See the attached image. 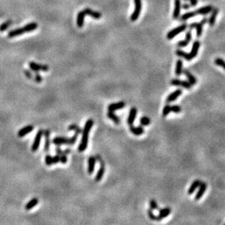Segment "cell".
<instances>
[{
  "instance_id": "obj_16",
  "label": "cell",
  "mask_w": 225,
  "mask_h": 225,
  "mask_svg": "<svg viewBox=\"0 0 225 225\" xmlns=\"http://www.w3.org/2000/svg\"><path fill=\"white\" fill-rule=\"evenodd\" d=\"M170 213H171L170 208L167 207V208H164V209H159V215L157 216L158 220L161 221L162 219H163V218H166V217H167L170 214Z\"/></svg>"
},
{
  "instance_id": "obj_40",
  "label": "cell",
  "mask_w": 225,
  "mask_h": 225,
  "mask_svg": "<svg viewBox=\"0 0 225 225\" xmlns=\"http://www.w3.org/2000/svg\"><path fill=\"white\" fill-rule=\"evenodd\" d=\"M171 112V106H170L169 104L165 105L163 108V110H162V115L163 117H167Z\"/></svg>"
},
{
  "instance_id": "obj_46",
  "label": "cell",
  "mask_w": 225,
  "mask_h": 225,
  "mask_svg": "<svg viewBox=\"0 0 225 225\" xmlns=\"http://www.w3.org/2000/svg\"><path fill=\"white\" fill-rule=\"evenodd\" d=\"M95 158H96L98 162H99V163L100 164V166H105V162L103 161V160L102 159V157H100V156H99V154H97V155L96 156V157H95Z\"/></svg>"
},
{
  "instance_id": "obj_51",
  "label": "cell",
  "mask_w": 225,
  "mask_h": 225,
  "mask_svg": "<svg viewBox=\"0 0 225 225\" xmlns=\"http://www.w3.org/2000/svg\"><path fill=\"white\" fill-rule=\"evenodd\" d=\"M189 1H190L191 6L195 7L196 5H197V0H189Z\"/></svg>"
},
{
  "instance_id": "obj_35",
  "label": "cell",
  "mask_w": 225,
  "mask_h": 225,
  "mask_svg": "<svg viewBox=\"0 0 225 225\" xmlns=\"http://www.w3.org/2000/svg\"><path fill=\"white\" fill-rule=\"evenodd\" d=\"M12 23H13V21L10 20L4 22L3 23L0 25V32H5V30H7L10 27Z\"/></svg>"
},
{
  "instance_id": "obj_30",
  "label": "cell",
  "mask_w": 225,
  "mask_h": 225,
  "mask_svg": "<svg viewBox=\"0 0 225 225\" xmlns=\"http://www.w3.org/2000/svg\"><path fill=\"white\" fill-rule=\"evenodd\" d=\"M37 26H38L37 23H35V22H32V23H28V24H27V25L24 26L23 27V28H24L25 33H27V32H32L34 30L37 29Z\"/></svg>"
},
{
  "instance_id": "obj_43",
  "label": "cell",
  "mask_w": 225,
  "mask_h": 225,
  "mask_svg": "<svg viewBox=\"0 0 225 225\" xmlns=\"http://www.w3.org/2000/svg\"><path fill=\"white\" fill-rule=\"evenodd\" d=\"M171 112L178 114L181 112V108L178 105H173V106H171Z\"/></svg>"
},
{
  "instance_id": "obj_19",
  "label": "cell",
  "mask_w": 225,
  "mask_h": 225,
  "mask_svg": "<svg viewBox=\"0 0 225 225\" xmlns=\"http://www.w3.org/2000/svg\"><path fill=\"white\" fill-rule=\"evenodd\" d=\"M200 42L195 41L194 42L193 45H192V50H191L190 53H189L191 58H194L197 56V53H198V50H199V48H200Z\"/></svg>"
},
{
  "instance_id": "obj_24",
  "label": "cell",
  "mask_w": 225,
  "mask_h": 225,
  "mask_svg": "<svg viewBox=\"0 0 225 225\" xmlns=\"http://www.w3.org/2000/svg\"><path fill=\"white\" fill-rule=\"evenodd\" d=\"M96 158L95 157H90L89 158V167H88V173L89 174H92L93 172L95 171V164H96Z\"/></svg>"
},
{
  "instance_id": "obj_3",
  "label": "cell",
  "mask_w": 225,
  "mask_h": 225,
  "mask_svg": "<svg viewBox=\"0 0 225 225\" xmlns=\"http://www.w3.org/2000/svg\"><path fill=\"white\" fill-rule=\"evenodd\" d=\"M134 10L130 17L132 21H135L139 18L140 14L142 10V1L141 0H134Z\"/></svg>"
},
{
  "instance_id": "obj_37",
  "label": "cell",
  "mask_w": 225,
  "mask_h": 225,
  "mask_svg": "<svg viewBox=\"0 0 225 225\" xmlns=\"http://www.w3.org/2000/svg\"><path fill=\"white\" fill-rule=\"evenodd\" d=\"M68 130H69V131H75V133H78V134H80V133H82V130H81V128L75 124L70 125L68 127Z\"/></svg>"
},
{
  "instance_id": "obj_53",
  "label": "cell",
  "mask_w": 225,
  "mask_h": 225,
  "mask_svg": "<svg viewBox=\"0 0 225 225\" xmlns=\"http://www.w3.org/2000/svg\"><path fill=\"white\" fill-rule=\"evenodd\" d=\"M184 1H186V2H187V1H189V0H184Z\"/></svg>"
},
{
  "instance_id": "obj_7",
  "label": "cell",
  "mask_w": 225,
  "mask_h": 225,
  "mask_svg": "<svg viewBox=\"0 0 225 225\" xmlns=\"http://www.w3.org/2000/svg\"><path fill=\"white\" fill-rule=\"evenodd\" d=\"M53 144L56 146L60 145H70V138L66 137H56L52 141Z\"/></svg>"
},
{
  "instance_id": "obj_44",
  "label": "cell",
  "mask_w": 225,
  "mask_h": 225,
  "mask_svg": "<svg viewBox=\"0 0 225 225\" xmlns=\"http://www.w3.org/2000/svg\"><path fill=\"white\" fill-rule=\"evenodd\" d=\"M67 161V154H65V153H62V154L60 155V162H61L62 164H66Z\"/></svg>"
},
{
  "instance_id": "obj_32",
  "label": "cell",
  "mask_w": 225,
  "mask_h": 225,
  "mask_svg": "<svg viewBox=\"0 0 225 225\" xmlns=\"http://www.w3.org/2000/svg\"><path fill=\"white\" fill-rule=\"evenodd\" d=\"M37 204H38V199L33 198L27 203V204L25 206V209H26V210H29L33 209L35 206H36Z\"/></svg>"
},
{
  "instance_id": "obj_21",
  "label": "cell",
  "mask_w": 225,
  "mask_h": 225,
  "mask_svg": "<svg viewBox=\"0 0 225 225\" xmlns=\"http://www.w3.org/2000/svg\"><path fill=\"white\" fill-rule=\"evenodd\" d=\"M83 11H84L86 15H89V16L92 17L93 18H95V19H99V18H101V17H102L101 13H98V12H96V11H93V10L90 8L84 9V10H83Z\"/></svg>"
},
{
  "instance_id": "obj_42",
  "label": "cell",
  "mask_w": 225,
  "mask_h": 225,
  "mask_svg": "<svg viewBox=\"0 0 225 225\" xmlns=\"http://www.w3.org/2000/svg\"><path fill=\"white\" fill-rule=\"evenodd\" d=\"M45 164L48 166H51L52 164H53V157L50 155V154H47L45 156Z\"/></svg>"
},
{
  "instance_id": "obj_29",
  "label": "cell",
  "mask_w": 225,
  "mask_h": 225,
  "mask_svg": "<svg viewBox=\"0 0 225 225\" xmlns=\"http://www.w3.org/2000/svg\"><path fill=\"white\" fill-rule=\"evenodd\" d=\"M107 116H108V117L109 118V119H111L115 124H119L120 123V118L115 114L114 112L108 111V112L107 113Z\"/></svg>"
},
{
  "instance_id": "obj_39",
  "label": "cell",
  "mask_w": 225,
  "mask_h": 225,
  "mask_svg": "<svg viewBox=\"0 0 225 225\" xmlns=\"http://www.w3.org/2000/svg\"><path fill=\"white\" fill-rule=\"evenodd\" d=\"M149 205H150V209H152L153 210H159V206H158L157 203H156V201L155 200H154V199H152V200H150Z\"/></svg>"
},
{
  "instance_id": "obj_8",
  "label": "cell",
  "mask_w": 225,
  "mask_h": 225,
  "mask_svg": "<svg viewBox=\"0 0 225 225\" xmlns=\"http://www.w3.org/2000/svg\"><path fill=\"white\" fill-rule=\"evenodd\" d=\"M199 189L197 191V194H196L195 196V200H199L200 199H201V197L203 196L204 193L205 192L206 189H207V184L205 183V182L201 181L200 184L199 186Z\"/></svg>"
},
{
  "instance_id": "obj_31",
  "label": "cell",
  "mask_w": 225,
  "mask_h": 225,
  "mask_svg": "<svg viewBox=\"0 0 225 225\" xmlns=\"http://www.w3.org/2000/svg\"><path fill=\"white\" fill-rule=\"evenodd\" d=\"M105 166H100V168L98 170L97 173L96 177H95V181H100L102 180V179H103V176L105 174Z\"/></svg>"
},
{
  "instance_id": "obj_49",
  "label": "cell",
  "mask_w": 225,
  "mask_h": 225,
  "mask_svg": "<svg viewBox=\"0 0 225 225\" xmlns=\"http://www.w3.org/2000/svg\"><path fill=\"white\" fill-rule=\"evenodd\" d=\"M56 154H59V155H61V154L63 153V151L61 149L60 146H57L56 147Z\"/></svg>"
},
{
  "instance_id": "obj_15",
  "label": "cell",
  "mask_w": 225,
  "mask_h": 225,
  "mask_svg": "<svg viewBox=\"0 0 225 225\" xmlns=\"http://www.w3.org/2000/svg\"><path fill=\"white\" fill-rule=\"evenodd\" d=\"M213 9H214V7L212 5H207V6L197 9L195 12L197 15H207V14L210 13V12L213 10Z\"/></svg>"
},
{
  "instance_id": "obj_52",
  "label": "cell",
  "mask_w": 225,
  "mask_h": 225,
  "mask_svg": "<svg viewBox=\"0 0 225 225\" xmlns=\"http://www.w3.org/2000/svg\"><path fill=\"white\" fill-rule=\"evenodd\" d=\"M63 152L65 153V154H67V155L68 154H70V153L71 152V151H70V149H65V151H63Z\"/></svg>"
},
{
  "instance_id": "obj_14",
  "label": "cell",
  "mask_w": 225,
  "mask_h": 225,
  "mask_svg": "<svg viewBox=\"0 0 225 225\" xmlns=\"http://www.w3.org/2000/svg\"><path fill=\"white\" fill-rule=\"evenodd\" d=\"M34 130V126L32 125H27L26 127H23L20 131H18V136L19 137H23V136H27V134H29V133L32 132V131Z\"/></svg>"
},
{
  "instance_id": "obj_47",
  "label": "cell",
  "mask_w": 225,
  "mask_h": 225,
  "mask_svg": "<svg viewBox=\"0 0 225 225\" xmlns=\"http://www.w3.org/2000/svg\"><path fill=\"white\" fill-rule=\"evenodd\" d=\"M60 162V155L56 154L53 157V164H57Z\"/></svg>"
},
{
  "instance_id": "obj_50",
  "label": "cell",
  "mask_w": 225,
  "mask_h": 225,
  "mask_svg": "<svg viewBox=\"0 0 225 225\" xmlns=\"http://www.w3.org/2000/svg\"><path fill=\"white\" fill-rule=\"evenodd\" d=\"M181 7H182V8L184 9V10H189L191 7V5H189V4L188 3H184L183 4Z\"/></svg>"
},
{
  "instance_id": "obj_34",
  "label": "cell",
  "mask_w": 225,
  "mask_h": 225,
  "mask_svg": "<svg viewBox=\"0 0 225 225\" xmlns=\"http://www.w3.org/2000/svg\"><path fill=\"white\" fill-rule=\"evenodd\" d=\"M196 15H197V13H196L195 11L188 12L186 13H184V15H181V17H180V20L181 21H185V20H188L189 18L196 16Z\"/></svg>"
},
{
  "instance_id": "obj_10",
  "label": "cell",
  "mask_w": 225,
  "mask_h": 225,
  "mask_svg": "<svg viewBox=\"0 0 225 225\" xmlns=\"http://www.w3.org/2000/svg\"><path fill=\"white\" fill-rule=\"evenodd\" d=\"M182 93H183L182 90H181L180 89L176 90L173 91L172 93H170V94L167 96V99H166V101H167V103L172 102V101H174L175 100L177 99L179 96L182 94Z\"/></svg>"
},
{
  "instance_id": "obj_23",
  "label": "cell",
  "mask_w": 225,
  "mask_h": 225,
  "mask_svg": "<svg viewBox=\"0 0 225 225\" xmlns=\"http://www.w3.org/2000/svg\"><path fill=\"white\" fill-rule=\"evenodd\" d=\"M218 8L213 9V10L211 11V14H210V18H209L208 20V23H209V25H210V26H213L215 24L216 18V16H217V15H218Z\"/></svg>"
},
{
  "instance_id": "obj_12",
  "label": "cell",
  "mask_w": 225,
  "mask_h": 225,
  "mask_svg": "<svg viewBox=\"0 0 225 225\" xmlns=\"http://www.w3.org/2000/svg\"><path fill=\"white\" fill-rule=\"evenodd\" d=\"M191 40H192V33H191L190 31L186 32V38L184 40H181V41L178 42L177 43L178 47L179 48H184V47H186L188 45V44L190 42Z\"/></svg>"
},
{
  "instance_id": "obj_11",
  "label": "cell",
  "mask_w": 225,
  "mask_h": 225,
  "mask_svg": "<svg viewBox=\"0 0 225 225\" xmlns=\"http://www.w3.org/2000/svg\"><path fill=\"white\" fill-rule=\"evenodd\" d=\"M126 106L125 103L124 101H120V102L118 103H114V104H111L108 106V111H112V112H115L117 111V110H119V109H123L124 106Z\"/></svg>"
},
{
  "instance_id": "obj_2",
  "label": "cell",
  "mask_w": 225,
  "mask_h": 225,
  "mask_svg": "<svg viewBox=\"0 0 225 225\" xmlns=\"http://www.w3.org/2000/svg\"><path fill=\"white\" fill-rule=\"evenodd\" d=\"M188 27V25L186 23H183L181 25H180L179 26L176 27V28H173L172 30H171L170 32H169L167 34V38L168 40H172L174 37L177 35H178L179 34L183 32L184 31H185L186 29V28Z\"/></svg>"
},
{
  "instance_id": "obj_6",
  "label": "cell",
  "mask_w": 225,
  "mask_h": 225,
  "mask_svg": "<svg viewBox=\"0 0 225 225\" xmlns=\"http://www.w3.org/2000/svg\"><path fill=\"white\" fill-rule=\"evenodd\" d=\"M170 84L172 86H180L186 88V89H191L192 84L189 83V81H184V80H180L178 79H172L170 81Z\"/></svg>"
},
{
  "instance_id": "obj_4",
  "label": "cell",
  "mask_w": 225,
  "mask_h": 225,
  "mask_svg": "<svg viewBox=\"0 0 225 225\" xmlns=\"http://www.w3.org/2000/svg\"><path fill=\"white\" fill-rule=\"evenodd\" d=\"M43 131H44L43 130H40V131H38V132L37 133L36 136H35V140H34V142L32 146V152H37V151L38 150L42 136H43Z\"/></svg>"
},
{
  "instance_id": "obj_9",
  "label": "cell",
  "mask_w": 225,
  "mask_h": 225,
  "mask_svg": "<svg viewBox=\"0 0 225 225\" xmlns=\"http://www.w3.org/2000/svg\"><path fill=\"white\" fill-rule=\"evenodd\" d=\"M174 3H175V7H174L173 13H172V18L173 19H178L180 16L181 2H180V0H175Z\"/></svg>"
},
{
  "instance_id": "obj_28",
  "label": "cell",
  "mask_w": 225,
  "mask_h": 225,
  "mask_svg": "<svg viewBox=\"0 0 225 225\" xmlns=\"http://www.w3.org/2000/svg\"><path fill=\"white\" fill-rule=\"evenodd\" d=\"M184 64H183V61L180 59H178L176 62V76L179 77L182 75L183 71H184Z\"/></svg>"
},
{
  "instance_id": "obj_17",
  "label": "cell",
  "mask_w": 225,
  "mask_h": 225,
  "mask_svg": "<svg viewBox=\"0 0 225 225\" xmlns=\"http://www.w3.org/2000/svg\"><path fill=\"white\" fill-rule=\"evenodd\" d=\"M202 26H203V24H202L201 22L200 23H192L189 25V28H195L196 30H197V37H200L201 36L202 33Z\"/></svg>"
},
{
  "instance_id": "obj_36",
  "label": "cell",
  "mask_w": 225,
  "mask_h": 225,
  "mask_svg": "<svg viewBox=\"0 0 225 225\" xmlns=\"http://www.w3.org/2000/svg\"><path fill=\"white\" fill-rule=\"evenodd\" d=\"M140 123L142 126H147L151 123V119L148 117H142L140 119Z\"/></svg>"
},
{
  "instance_id": "obj_25",
  "label": "cell",
  "mask_w": 225,
  "mask_h": 225,
  "mask_svg": "<svg viewBox=\"0 0 225 225\" xmlns=\"http://www.w3.org/2000/svg\"><path fill=\"white\" fill-rule=\"evenodd\" d=\"M50 131L49 130H45L43 131V134L45 136V146H44V150L45 152H48L50 149Z\"/></svg>"
},
{
  "instance_id": "obj_45",
  "label": "cell",
  "mask_w": 225,
  "mask_h": 225,
  "mask_svg": "<svg viewBox=\"0 0 225 225\" xmlns=\"http://www.w3.org/2000/svg\"><path fill=\"white\" fill-rule=\"evenodd\" d=\"M35 81L36 82H37V83H40V82H41L42 81H43V77H42L40 76V75H39L38 72H37L36 75H35Z\"/></svg>"
},
{
  "instance_id": "obj_5",
  "label": "cell",
  "mask_w": 225,
  "mask_h": 225,
  "mask_svg": "<svg viewBox=\"0 0 225 225\" xmlns=\"http://www.w3.org/2000/svg\"><path fill=\"white\" fill-rule=\"evenodd\" d=\"M29 66L30 69H31L32 71H35V73L39 72V71H47L49 70V66H47V65L38 64V63H36L33 61L30 62V63H29Z\"/></svg>"
},
{
  "instance_id": "obj_1",
  "label": "cell",
  "mask_w": 225,
  "mask_h": 225,
  "mask_svg": "<svg viewBox=\"0 0 225 225\" xmlns=\"http://www.w3.org/2000/svg\"><path fill=\"white\" fill-rule=\"evenodd\" d=\"M93 125H94V121H93L92 119H89L88 120L86 121L84 128H83V131H82L83 135H82V138H81V143H80L79 146H78V151H79L80 152H84L86 149V148H87V145H88L89 141V136L90 131H91Z\"/></svg>"
},
{
  "instance_id": "obj_48",
  "label": "cell",
  "mask_w": 225,
  "mask_h": 225,
  "mask_svg": "<svg viewBox=\"0 0 225 225\" xmlns=\"http://www.w3.org/2000/svg\"><path fill=\"white\" fill-rule=\"evenodd\" d=\"M24 75L25 76L27 77V78H29V79H32V78H33L32 73L30 72L29 71H28V70H24Z\"/></svg>"
},
{
  "instance_id": "obj_18",
  "label": "cell",
  "mask_w": 225,
  "mask_h": 225,
  "mask_svg": "<svg viewBox=\"0 0 225 225\" xmlns=\"http://www.w3.org/2000/svg\"><path fill=\"white\" fill-rule=\"evenodd\" d=\"M24 33V28H23V27H22V28H15V29L10 31L8 34H7V36H8L9 38H13V37H15V36H20V35L23 34Z\"/></svg>"
},
{
  "instance_id": "obj_26",
  "label": "cell",
  "mask_w": 225,
  "mask_h": 225,
  "mask_svg": "<svg viewBox=\"0 0 225 225\" xmlns=\"http://www.w3.org/2000/svg\"><path fill=\"white\" fill-rule=\"evenodd\" d=\"M130 131L135 136H140V135L144 133V128L142 126L134 127V126L132 125H130Z\"/></svg>"
},
{
  "instance_id": "obj_41",
  "label": "cell",
  "mask_w": 225,
  "mask_h": 225,
  "mask_svg": "<svg viewBox=\"0 0 225 225\" xmlns=\"http://www.w3.org/2000/svg\"><path fill=\"white\" fill-rule=\"evenodd\" d=\"M148 217L151 218V220L153 221H159L158 220V217L157 216H155L153 213V210L152 209H148Z\"/></svg>"
},
{
  "instance_id": "obj_33",
  "label": "cell",
  "mask_w": 225,
  "mask_h": 225,
  "mask_svg": "<svg viewBox=\"0 0 225 225\" xmlns=\"http://www.w3.org/2000/svg\"><path fill=\"white\" fill-rule=\"evenodd\" d=\"M176 53L178 56L180 57V58H184V59H186V61H191V60L192 59V58H191L189 53H186V52L183 51V50H176Z\"/></svg>"
},
{
  "instance_id": "obj_38",
  "label": "cell",
  "mask_w": 225,
  "mask_h": 225,
  "mask_svg": "<svg viewBox=\"0 0 225 225\" xmlns=\"http://www.w3.org/2000/svg\"><path fill=\"white\" fill-rule=\"evenodd\" d=\"M214 63H215L216 65L221 66L222 68H223L225 70V61L224 60H223L222 58H216L215 61H214Z\"/></svg>"
},
{
  "instance_id": "obj_20",
  "label": "cell",
  "mask_w": 225,
  "mask_h": 225,
  "mask_svg": "<svg viewBox=\"0 0 225 225\" xmlns=\"http://www.w3.org/2000/svg\"><path fill=\"white\" fill-rule=\"evenodd\" d=\"M183 73L186 75V77L187 79H188V81L189 82V83H190L192 85H194V84L197 83V79H196V77L192 75V73H191L189 70L184 69Z\"/></svg>"
},
{
  "instance_id": "obj_22",
  "label": "cell",
  "mask_w": 225,
  "mask_h": 225,
  "mask_svg": "<svg viewBox=\"0 0 225 225\" xmlns=\"http://www.w3.org/2000/svg\"><path fill=\"white\" fill-rule=\"evenodd\" d=\"M85 16H86V14H85L83 10L80 11L79 13H78V15H77V25H78V26L79 27V28H82V27L83 26Z\"/></svg>"
},
{
  "instance_id": "obj_27",
  "label": "cell",
  "mask_w": 225,
  "mask_h": 225,
  "mask_svg": "<svg viewBox=\"0 0 225 225\" xmlns=\"http://www.w3.org/2000/svg\"><path fill=\"white\" fill-rule=\"evenodd\" d=\"M200 183H201V181L199 180V179L194 181L192 183V184H191L189 189H188V192H188V194H189V195H192V194L194 192V191L197 189V188H198V187L200 186Z\"/></svg>"
},
{
  "instance_id": "obj_13",
  "label": "cell",
  "mask_w": 225,
  "mask_h": 225,
  "mask_svg": "<svg viewBox=\"0 0 225 225\" xmlns=\"http://www.w3.org/2000/svg\"><path fill=\"white\" fill-rule=\"evenodd\" d=\"M137 110L135 107H132L130 109L129 117H128V119H127V123L129 125H133L134 120H135L136 117H137Z\"/></svg>"
}]
</instances>
